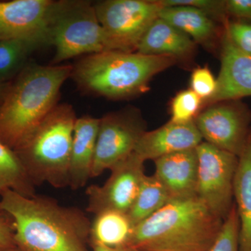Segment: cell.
<instances>
[{"label":"cell","mask_w":251,"mask_h":251,"mask_svg":"<svg viewBox=\"0 0 251 251\" xmlns=\"http://www.w3.org/2000/svg\"><path fill=\"white\" fill-rule=\"evenodd\" d=\"M0 206L14 224L16 247L24 251H90L91 224L85 213L54 198L27 197L8 190Z\"/></svg>","instance_id":"6da1fadb"},{"label":"cell","mask_w":251,"mask_h":251,"mask_svg":"<svg viewBox=\"0 0 251 251\" xmlns=\"http://www.w3.org/2000/svg\"><path fill=\"white\" fill-rule=\"evenodd\" d=\"M72 72V65L28 63L10 81L0 106V139L16 150L58 104L61 88Z\"/></svg>","instance_id":"7a4b0ae2"},{"label":"cell","mask_w":251,"mask_h":251,"mask_svg":"<svg viewBox=\"0 0 251 251\" xmlns=\"http://www.w3.org/2000/svg\"><path fill=\"white\" fill-rule=\"evenodd\" d=\"M224 221L197 196L171 200L135 226L128 246L142 251H207Z\"/></svg>","instance_id":"3957f363"},{"label":"cell","mask_w":251,"mask_h":251,"mask_svg":"<svg viewBox=\"0 0 251 251\" xmlns=\"http://www.w3.org/2000/svg\"><path fill=\"white\" fill-rule=\"evenodd\" d=\"M176 62L168 56L103 51L79 59L72 65L70 77L82 92L122 100L146 92L153 76Z\"/></svg>","instance_id":"277c9868"},{"label":"cell","mask_w":251,"mask_h":251,"mask_svg":"<svg viewBox=\"0 0 251 251\" xmlns=\"http://www.w3.org/2000/svg\"><path fill=\"white\" fill-rule=\"evenodd\" d=\"M77 117L70 104L58 103L14 150L34 186H69V164Z\"/></svg>","instance_id":"5b68a950"},{"label":"cell","mask_w":251,"mask_h":251,"mask_svg":"<svg viewBox=\"0 0 251 251\" xmlns=\"http://www.w3.org/2000/svg\"><path fill=\"white\" fill-rule=\"evenodd\" d=\"M48 37L49 46L55 50L53 65L83 54L108 51L94 1L87 0L54 1Z\"/></svg>","instance_id":"8992f818"},{"label":"cell","mask_w":251,"mask_h":251,"mask_svg":"<svg viewBox=\"0 0 251 251\" xmlns=\"http://www.w3.org/2000/svg\"><path fill=\"white\" fill-rule=\"evenodd\" d=\"M108 51L136 52L146 31L158 18L162 6L148 0L94 1Z\"/></svg>","instance_id":"52a82bcc"},{"label":"cell","mask_w":251,"mask_h":251,"mask_svg":"<svg viewBox=\"0 0 251 251\" xmlns=\"http://www.w3.org/2000/svg\"><path fill=\"white\" fill-rule=\"evenodd\" d=\"M196 150L198 160L196 196L214 215L224 221L234 204V181L239 157L205 141Z\"/></svg>","instance_id":"ba28073f"},{"label":"cell","mask_w":251,"mask_h":251,"mask_svg":"<svg viewBox=\"0 0 251 251\" xmlns=\"http://www.w3.org/2000/svg\"><path fill=\"white\" fill-rule=\"evenodd\" d=\"M145 131V122L134 108L110 112L100 118L91 178L97 177L134 153Z\"/></svg>","instance_id":"9c48e42d"},{"label":"cell","mask_w":251,"mask_h":251,"mask_svg":"<svg viewBox=\"0 0 251 251\" xmlns=\"http://www.w3.org/2000/svg\"><path fill=\"white\" fill-rule=\"evenodd\" d=\"M202 139L239 157L251 129V111L240 100L214 103L194 120Z\"/></svg>","instance_id":"30bf717a"},{"label":"cell","mask_w":251,"mask_h":251,"mask_svg":"<svg viewBox=\"0 0 251 251\" xmlns=\"http://www.w3.org/2000/svg\"><path fill=\"white\" fill-rule=\"evenodd\" d=\"M145 161L135 153L114 166L102 186L91 185L86 190V211L94 215L105 211L127 213L134 202L145 177Z\"/></svg>","instance_id":"8fae6325"},{"label":"cell","mask_w":251,"mask_h":251,"mask_svg":"<svg viewBox=\"0 0 251 251\" xmlns=\"http://www.w3.org/2000/svg\"><path fill=\"white\" fill-rule=\"evenodd\" d=\"M54 1H0V41L27 38L49 46L48 30Z\"/></svg>","instance_id":"7c38bea8"},{"label":"cell","mask_w":251,"mask_h":251,"mask_svg":"<svg viewBox=\"0 0 251 251\" xmlns=\"http://www.w3.org/2000/svg\"><path fill=\"white\" fill-rule=\"evenodd\" d=\"M221 49V65L212 97L204 103H216L240 100L251 96V55L237 49L224 29Z\"/></svg>","instance_id":"4fadbf2b"},{"label":"cell","mask_w":251,"mask_h":251,"mask_svg":"<svg viewBox=\"0 0 251 251\" xmlns=\"http://www.w3.org/2000/svg\"><path fill=\"white\" fill-rule=\"evenodd\" d=\"M202 142L194 121L185 124L170 121L157 129L145 131L134 153L143 161H154L171 153L196 149Z\"/></svg>","instance_id":"5bb4252c"},{"label":"cell","mask_w":251,"mask_h":251,"mask_svg":"<svg viewBox=\"0 0 251 251\" xmlns=\"http://www.w3.org/2000/svg\"><path fill=\"white\" fill-rule=\"evenodd\" d=\"M155 176L171 200L196 197L198 160L196 149L171 153L155 160Z\"/></svg>","instance_id":"9a60e30c"},{"label":"cell","mask_w":251,"mask_h":251,"mask_svg":"<svg viewBox=\"0 0 251 251\" xmlns=\"http://www.w3.org/2000/svg\"><path fill=\"white\" fill-rule=\"evenodd\" d=\"M100 119L84 115L74 125L69 164V186L74 191L85 187L91 178Z\"/></svg>","instance_id":"2e32d148"},{"label":"cell","mask_w":251,"mask_h":251,"mask_svg":"<svg viewBox=\"0 0 251 251\" xmlns=\"http://www.w3.org/2000/svg\"><path fill=\"white\" fill-rule=\"evenodd\" d=\"M195 49L196 43L190 36L158 17L145 33L136 52L177 59L189 57Z\"/></svg>","instance_id":"e0dca14e"},{"label":"cell","mask_w":251,"mask_h":251,"mask_svg":"<svg viewBox=\"0 0 251 251\" xmlns=\"http://www.w3.org/2000/svg\"><path fill=\"white\" fill-rule=\"evenodd\" d=\"M234 202L239 219V251H251V129L239 156L234 181Z\"/></svg>","instance_id":"ac0fdd59"},{"label":"cell","mask_w":251,"mask_h":251,"mask_svg":"<svg viewBox=\"0 0 251 251\" xmlns=\"http://www.w3.org/2000/svg\"><path fill=\"white\" fill-rule=\"evenodd\" d=\"M158 17L187 34L196 43L206 44L216 33L212 18L193 6H162Z\"/></svg>","instance_id":"d6986e66"},{"label":"cell","mask_w":251,"mask_h":251,"mask_svg":"<svg viewBox=\"0 0 251 251\" xmlns=\"http://www.w3.org/2000/svg\"><path fill=\"white\" fill-rule=\"evenodd\" d=\"M134 228L126 213L103 211L94 215L91 224L90 243L110 248L128 246Z\"/></svg>","instance_id":"ffe728a7"},{"label":"cell","mask_w":251,"mask_h":251,"mask_svg":"<svg viewBox=\"0 0 251 251\" xmlns=\"http://www.w3.org/2000/svg\"><path fill=\"white\" fill-rule=\"evenodd\" d=\"M44 46L41 41L27 38L0 41V81L12 80L29 63L31 54Z\"/></svg>","instance_id":"44dd1931"},{"label":"cell","mask_w":251,"mask_h":251,"mask_svg":"<svg viewBox=\"0 0 251 251\" xmlns=\"http://www.w3.org/2000/svg\"><path fill=\"white\" fill-rule=\"evenodd\" d=\"M12 190L27 197L35 196V186L31 180L14 150L0 139V197Z\"/></svg>","instance_id":"7402d4cb"},{"label":"cell","mask_w":251,"mask_h":251,"mask_svg":"<svg viewBox=\"0 0 251 251\" xmlns=\"http://www.w3.org/2000/svg\"><path fill=\"white\" fill-rule=\"evenodd\" d=\"M170 201L166 188L155 175H145L127 215L134 226H137L160 210Z\"/></svg>","instance_id":"603a6c76"},{"label":"cell","mask_w":251,"mask_h":251,"mask_svg":"<svg viewBox=\"0 0 251 251\" xmlns=\"http://www.w3.org/2000/svg\"><path fill=\"white\" fill-rule=\"evenodd\" d=\"M202 104V99L191 89L181 91L172 101L171 121L178 124L194 121Z\"/></svg>","instance_id":"cb8c5ba5"},{"label":"cell","mask_w":251,"mask_h":251,"mask_svg":"<svg viewBox=\"0 0 251 251\" xmlns=\"http://www.w3.org/2000/svg\"><path fill=\"white\" fill-rule=\"evenodd\" d=\"M239 219L234 204L219 235L207 251H239Z\"/></svg>","instance_id":"d4e9b609"},{"label":"cell","mask_w":251,"mask_h":251,"mask_svg":"<svg viewBox=\"0 0 251 251\" xmlns=\"http://www.w3.org/2000/svg\"><path fill=\"white\" fill-rule=\"evenodd\" d=\"M162 6H189L202 10L210 18H216L224 25L226 19V1L221 0H159L157 1Z\"/></svg>","instance_id":"484cf974"},{"label":"cell","mask_w":251,"mask_h":251,"mask_svg":"<svg viewBox=\"0 0 251 251\" xmlns=\"http://www.w3.org/2000/svg\"><path fill=\"white\" fill-rule=\"evenodd\" d=\"M216 85L215 77L208 68H198L191 74V90L204 101L212 97L215 92Z\"/></svg>","instance_id":"4316f807"},{"label":"cell","mask_w":251,"mask_h":251,"mask_svg":"<svg viewBox=\"0 0 251 251\" xmlns=\"http://www.w3.org/2000/svg\"><path fill=\"white\" fill-rule=\"evenodd\" d=\"M224 27L234 46L244 53L251 55V23L227 21Z\"/></svg>","instance_id":"83f0119b"},{"label":"cell","mask_w":251,"mask_h":251,"mask_svg":"<svg viewBox=\"0 0 251 251\" xmlns=\"http://www.w3.org/2000/svg\"><path fill=\"white\" fill-rule=\"evenodd\" d=\"M12 219L0 206V249L16 247Z\"/></svg>","instance_id":"f1b7e54d"},{"label":"cell","mask_w":251,"mask_h":251,"mask_svg":"<svg viewBox=\"0 0 251 251\" xmlns=\"http://www.w3.org/2000/svg\"><path fill=\"white\" fill-rule=\"evenodd\" d=\"M227 15L251 21V0H226Z\"/></svg>","instance_id":"f546056e"},{"label":"cell","mask_w":251,"mask_h":251,"mask_svg":"<svg viewBox=\"0 0 251 251\" xmlns=\"http://www.w3.org/2000/svg\"><path fill=\"white\" fill-rule=\"evenodd\" d=\"M90 247L92 251H142L136 248L130 247V246H125V247L110 248L104 247L96 243H90Z\"/></svg>","instance_id":"4dcf8cb0"},{"label":"cell","mask_w":251,"mask_h":251,"mask_svg":"<svg viewBox=\"0 0 251 251\" xmlns=\"http://www.w3.org/2000/svg\"><path fill=\"white\" fill-rule=\"evenodd\" d=\"M10 82H1L0 81V106L4 101L6 94L7 93L9 89Z\"/></svg>","instance_id":"1f68e13d"},{"label":"cell","mask_w":251,"mask_h":251,"mask_svg":"<svg viewBox=\"0 0 251 251\" xmlns=\"http://www.w3.org/2000/svg\"><path fill=\"white\" fill-rule=\"evenodd\" d=\"M0 251H24L21 249H18V247H9V248H1Z\"/></svg>","instance_id":"d6a6232c"}]
</instances>
